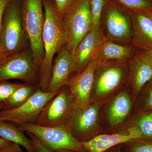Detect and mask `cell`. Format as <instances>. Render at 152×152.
I'll return each mask as SVG.
<instances>
[{
  "mask_svg": "<svg viewBox=\"0 0 152 152\" xmlns=\"http://www.w3.org/2000/svg\"><path fill=\"white\" fill-rule=\"evenodd\" d=\"M106 0H91V14L92 19L93 27L100 26L102 14Z\"/></svg>",
  "mask_w": 152,
  "mask_h": 152,
  "instance_id": "cb8c5ba5",
  "label": "cell"
},
{
  "mask_svg": "<svg viewBox=\"0 0 152 152\" xmlns=\"http://www.w3.org/2000/svg\"><path fill=\"white\" fill-rule=\"evenodd\" d=\"M142 100V106L143 109L145 110H152V79L145 85L143 88Z\"/></svg>",
  "mask_w": 152,
  "mask_h": 152,
  "instance_id": "4316f807",
  "label": "cell"
},
{
  "mask_svg": "<svg viewBox=\"0 0 152 152\" xmlns=\"http://www.w3.org/2000/svg\"><path fill=\"white\" fill-rule=\"evenodd\" d=\"M105 20L109 35L115 39L127 41L132 36L130 11L114 2L106 0L102 17Z\"/></svg>",
  "mask_w": 152,
  "mask_h": 152,
  "instance_id": "30bf717a",
  "label": "cell"
},
{
  "mask_svg": "<svg viewBox=\"0 0 152 152\" xmlns=\"http://www.w3.org/2000/svg\"><path fill=\"white\" fill-rule=\"evenodd\" d=\"M11 142L7 141L0 137V149L4 148L10 144Z\"/></svg>",
  "mask_w": 152,
  "mask_h": 152,
  "instance_id": "d6a6232c",
  "label": "cell"
},
{
  "mask_svg": "<svg viewBox=\"0 0 152 152\" xmlns=\"http://www.w3.org/2000/svg\"><path fill=\"white\" fill-rule=\"evenodd\" d=\"M74 106L73 97L66 86L46 104L36 124L48 126L66 125Z\"/></svg>",
  "mask_w": 152,
  "mask_h": 152,
  "instance_id": "9c48e42d",
  "label": "cell"
},
{
  "mask_svg": "<svg viewBox=\"0 0 152 152\" xmlns=\"http://www.w3.org/2000/svg\"><path fill=\"white\" fill-rule=\"evenodd\" d=\"M5 105L4 103H0V111L4 108Z\"/></svg>",
  "mask_w": 152,
  "mask_h": 152,
  "instance_id": "e575fe53",
  "label": "cell"
},
{
  "mask_svg": "<svg viewBox=\"0 0 152 152\" xmlns=\"http://www.w3.org/2000/svg\"><path fill=\"white\" fill-rule=\"evenodd\" d=\"M6 58V57L0 51V63L4 59Z\"/></svg>",
  "mask_w": 152,
  "mask_h": 152,
  "instance_id": "836d02e7",
  "label": "cell"
},
{
  "mask_svg": "<svg viewBox=\"0 0 152 152\" xmlns=\"http://www.w3.org/2000/svg\"><path fill=\"white\" fill-rule=\"evenodd\" d=\"M39 66L30 46L21 51L6 57L0 63V81L18 80L38 87Z\"/></svg>",
  "mask_w": 152,
  "mask_h": 152,
  "instance_id": "8992f818",
  "label": "cell"
},
{
  "mask_svg": "<svg viewBox=\"0 0 152 152\" xmlns=\"http://www.w3.org/2000/svg\"><path fill=\"white\" fill-rule=\"evenodd\" d=\"M73 54L64 46L55 56L51 77L47 91L56 92L67 84L70 74L73 70Z\"/></svg>",
  "mask_w": 152,
  "mask_h": 152,
  "instance_id": "5bb4252c",
  "label": "cell"
},
{
  "mask_svg": "<svg viewBox=\"0 0 152 152\" xmlns=\"http://www.w3.org/2000/svg\"><path fill=\"white\" fill-rule=\"evenodd\" d=\"M124 75V69L121 65L112 64L104 66L96 78V95L102 97L111 93L118 86Z\"/></svg>",
  "mask_w": 152,
  "mask_h": 152,
  "instance_id": "2e32d148",
  "label": "cell"
},
{
  "mask_svg": "<svg viewBox=\"0 0 152 152\" xmlns=\"http://www.w3.org/2000/svg\"><path fill=\"white\" fill-rule=\"evenodd\" d=\"M132 108L129 95L122 92L117 95L109 106L107 116L109 124L113 127L121 124L129 115Z\"/></svg>",
  "mask_w": 152,
  "mask_h": 152,
  "instance_id": "ac0fdd59",
  "label": "cell"
},
{
  "mask_svg": "<svg viewBox=\"0 0 152 152\" xmlns=\"http://www.w3.org/2000/svg\"><path fill=\"white\" fill-rule=\"evenodd\" d=\"M130 15L133 23L135 45L144 50L152 49V13L130 11Z\"/></svg>",
  "mask_w": 152,
  "mask_h": 152,
  "instance_id": "9a60e30c",
  "label": "cell"
},
{
  "mask_svg": "<svg viewBox=\"0 0 152 152\" xmlns=\"http://www.w3.org/2000/svg\"><path fill=\"white\" fill-rule=\"evenodd\" d=\"M112 152H122L120 148H118L117 149L114 150Z\"/></svg>",
  "mask_w": 152,
  "mask_h": 152,
  "instance_id": "d590c367",
  "label": "cell"
},
{
  "mask_svg": "<svg viewBox=\"0 0 152 152\" xmlns=\"http://www.w3.org/2000/svg\"><path fill=\"white\" fill-rule=\"evenodd\" d=\"M16 125L24 132L34 135L44 146L50 151L69 150L77 152L86 151L81 142L74 137L66 125L48 126L36 124Z\"/></svg>",
  "mask_w": 152,
  "mask_h": 152,
  "instance_id": "5b68a950",
  "label": "cell"
},
{
  "mask_svg": "<svg viewBox=\"0 0 152 152\" xmlns=\"http://www.w3.org/2000/svg\"><path fill=\"white\" fill-rule=\"evenodd\" d=\"M74 0H54L58 12L62 18Z\"/></svg>",
  "mask_w": 152,
  "mask_h": 152,
  "instance_id": "f1b7e54d",
  "label": "cell"
},
{
  "mask_svg": "<svg viewBox=\"0 0 152 152\" xmlns=\"http://www.w3.org/2000/svg\"><path fill=\"white\" fill-rule=\"evenodd\" d=\"M91 0H74L62 17L67 36L66 46L73 54L76 47L93 27Z\"/></svg>",
  "mask_w": 152,
  "mask_h": 152,
  "instance_id": "277c9868",
  "label": "cell"
},
{
  "mask_svg": "<svg viewBox=\"0 0 152 152\" xmlns=\"http://www.w3.org/2000/svg\"><path fill=\"white\" fill-rule=\"evenodd\" d=\"M130 78L136 95L139 94L152 79V64L142 53L136 54L131 62Z\"/></svg>",
  "mask_w": 152,
  "mask_h": 152,
  "instance_id": "e0dca14e",
  "label": "cell"
},
{
  "mask_svg": "<svg viewBox=\"0 0 152 152\" xmlns=\"http://www.w3.org/2000/svg\"><path fill=\"white\" fill-rule=\"evenodd\" d=\"M38 89L35 86L22 84L4 102L5 107L3 110H10L22 105L35 94Z\"/></svg>",
  "mask_w": 152,
  "mask_h": 152,
  "instance_id": "44dd1931",
  "label": "cell"
},
{
  "mask_svg": "<svg viewBox=\"0 0 152 152\" xmlns=\"http://www.w3.org/2000/svg\"><path fill=\"white\" fill-rule=\"evenodd\" d=\"M142 53L152 64V49L144 50Z\"/></svg>",
  "mask_w": 152,
  "mask_h": 152,
  "instance_id": "1f68e13d",
  "label": "cell"
},
{
  "mask_svg": "<svg viewBox=\"0 0 152 152\" xmlns=\"http://www.w3.org/2000/svg\"><path fill=\"white\" fill-rule=\"evenodd\" d=\"M22 85V84L10 83L7 81H0V103H4Z\"/></svg>",
  "mask_w": 152,
  "mask_h": 152,
  "instance_id": "d4e9b609",
  "label": "cell"
},
{
  "mask_svg": "<svg viewBox=\"0 0 152 152\" xmlns=\"http://www.w3.org/2000/svg\"><path fill=\"white\" fill-rule=\"evenodd\" d=\"M22 23L36 63L40 67L45 56L42 31L45 21L43 0H21Z\"/></svg>",
  "mask_w": 152,
  "mask_h": 152,
  "instance_id": "3957f363",
  "label": "cell"
},
{
  "mask_svg": "<svg viewBox=\"0 0 152 152\" xmlns=\"http://www.w3.org/2000/svg\"><path fill=\"white\" fill-rule=\"evenodd\" d=\"M10 0H0V30L6 7Z\"/></svg>",
  "mask_w": 152,
  "mask_h": 152,
  "instance_id": "4dcf8cb0",
  "label": "cell"
},
{
  "mask_svg": "<svg viewBox=\"0 0 152 152\" xmlns=\"http://www.w3.org/2000/svg\"><path fill=\"white\" fill-rule=\"evenodd\" d=\"M134 126L140 132L144 139H152V110L141 115Z\"/></svg>",
  "mask_w": 152,
  "mask_h": 152,
  "instance_id": "603a6c76",
  "label": "cell"
},
{
  "mask_svg": "<svg viewBox=\"0 0 152 152\" xmlns=\"http://www.w3.org/2000/svg\"><path fill=\"white\" fill-rule=\"evenodd\" d=\"M0 137L7 141L23 147L27 152H34L31 139L14 123L0 120Z\"/></svg>",
  "mask_w": 152,
  "mask_h": 152,
  "instance_id": "d6986e66",
  "label": "cell"
},
{
  "mask_svg": "<svg viewBox=\"0 0 152 152\" xmlns=\"http://www.w3.org/2000/svg\"><path fill=\"white\" fill-rule=\"evenodd\" d=\"M0 152H23L20 146L11 143L8 145L0 149Z\"/></svg>",
  "mask_w": 152,
  "mask_h": 152,
  "instance_id": "f546056e",
  "label": "cell"
},
{
  "mask_svg": "<svg viewBox=\"0 0 152 152\" xmlns=\"http://www.w3.org/2000/svg\"><path fill=\"white\" fill-rule=\"evenodd\" d=\"M26 133L31 139L34 148V152H77L69 150H63L58 151H50L44 146L34 135L30 133Z\"/></svg>",
  "mask_w": 152,
  "mask_h": 152,
  "instance_id": "83f0119b",
  "label": "cell"
},
{
  "mask_svg": "<svg viewBox=\"0 0 152 152\" xmlns=\"http://www.w3.org/2000/svg\"><path fill=\"white\" fill-rule=\"evenodd\" d=\"M45 21L42 31L45 56L39 67L38 88L47 91L55 56L66 45L67 36L54 0H43Z\"/></svg>",
  "mask_w": 152,
  "mask_h": 152,
  "instance_id": "6da1fadb",
  "label": "cell"
},
{
  "mask_svg": "<svg viewBox=\"0 0 152 152\" xmlns=\"http://www.w3.org/2000/svg\"><path fill=\"white\" fill-rule=\"evenodd\" d=\"M105 39L99 26L93 27L82 39L73 54V70L81 72L89 63L96 58Z\"/></svg>",
  "mask_w": 152,
  "mask_h": 152,
  "instance_id": "8fae6325",
  "label": "cell"
},
{
  "mask_svg": "<svg viewBox=\"0 0 152 152\" xmlns=\"http://www.w3.org/2000/svg\"><path fill=\"white\" fill-rule=\"evenodd\" d=\"M101 63L95 58L83 70L69 80L66 86L73 97L74 106H85L90 102L95 71Z\"/></svg>",
  "mask_w": 152,
  "mask_h": 152,
  "instance_id": "7c38bea8",
  "label": "cell"
},
{
  "mask_svg": "<svg viewBox=\"0 0 152 152\" xmlns=\"http://www.w3.org/2000/svg\"><path fill=\"white\" fill-rule=\"evenodd\" d=\"M132 54V50L129 47L104 40L96 58L101 63L108 60L122 61L129 59Z\"/></svg>",
  "mask_w": 152,
  "mask_h": 152,
  "instance_id": "ffe728a7",
  "label": "cell"
},
{
  "mask_svg": "<svg viewBox=\"0 0 152 152\" xmlns=\"http://www.w3.org/2000/svg\"><path fill=\"white\" fill-rule=\"evenodd\" d=\"M99 107L90 102L85 106H74L66 124L68 129L80 142L88 140L98 126Z\"/></svg>",
  "mask_w": 152,
  "mask_h": 152,
  "instance_id": "ba28073f",
  "label": "cell"
},
{
  "mask_svg": "<svg viewBox=\"0 0 152 152\" xmlns=\"http://www.w3.org/2000/svg\"><path fill=\"white\" fill-rule=\"evenodd\" d=\"M21 0H10L4 13L0 30V51L9 56L29 46L21 13Z\"/></svg>",
  "mask_w": 152,
  "mask_h": 152,
  "instance_id": "7a4b0ae2",
  "label": "cell"
},
{
  "mask_svg": "<svg viewBox=\"0 0 152 152\" xmlns=\"http://www.w3.org/2000/svg\"><path fill=\"white\" fill-rule=\"evenodd\" d=\"M130 12L152 13V0H111Z\"/></svg>",
  "mask_w": 152,
  "mask_h": 152,
  "instance_id": "7402d4cb",
  "label": "cell"
},
{
  "mask_svg": "<svg viewBox=\"0 0 152 152\" xmlns=\"http://www.w3.org/2000/svg\"><path fill=\"white\" fill-rule=\"evenodd\" d=\"M141 139H144L142 135L134 126L126 132L100 134L81 143L88 152H105L120 144Z\"/></svg>",
  "mask_w": 152,
  "mask_h": 152,
  "instance_id": "4fadbf2b",
  "label": "cell"
},
{
  "mask_svg": "<svg viewBox=\"0 0 152 152\" xmlns=\"http://www.w3.org/2000/svg\"><path fill=\"white\" fill-rule=\"evenodd\" d=\"M59 91L49 92L38 88L35 94L22 105L15 108L0 111V120L16 124H36L46 104Z\"/></svg>",
  "mask_w": 152,
  "mask_h": 152,
  "instance_id": "52a82bcc",
  "label": "cell"
},
{
  "mask_svg": "<svg viewBox=\"0 0 152 152\" xmlns=\"http://www.w3.org/2000/svg\"><path fill=\"white\" fill-rule=\"evenodd\" d=\"M132 142L130 152H152V139H141Z\"/></svg>",
  "mask_w": 152,
  "mask_h": 152,
  "instance_id": "484cf974",
  "label": "cell"
}]
</instances>
